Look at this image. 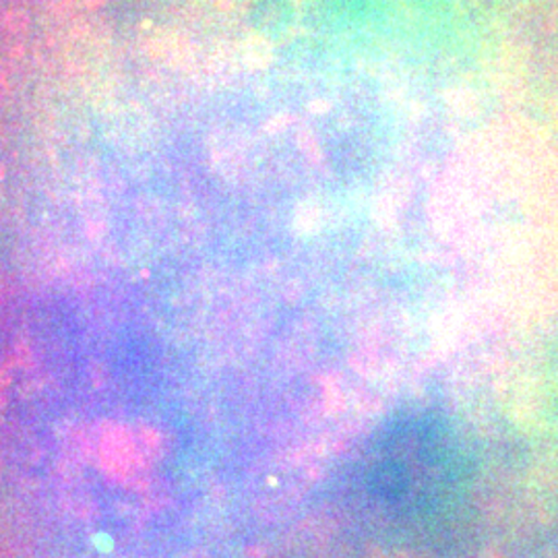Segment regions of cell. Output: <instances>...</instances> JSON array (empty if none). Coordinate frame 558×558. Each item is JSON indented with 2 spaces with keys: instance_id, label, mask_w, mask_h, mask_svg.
<instances>
[{
  "instance_id": "1",
  "label": "cell",
  "mask_w": 558,
  "mask_h": 558,
  "mask_svg": "<svg viewBox=\"0 0 558 558\" xmlns=\"http://www.w3.org/2000/svg\"><path fill=\"white\" fill-rule=\"evenodd\" d=\"M458 439L437 426L398 428L377 440L364 468V488L393 515L428 513L463 476Z\"/></svg>"
}]
</instances>
